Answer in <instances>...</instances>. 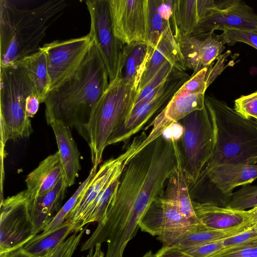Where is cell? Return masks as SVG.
Instances as JSON below:
<instances>
[{
	"label": "cell",
	"mask_w": 257,
	"mask_h": 257,
	"mask_svg": "<svg viewBox=\"0 0 257 257\" xmlns=\"http://www.w3.org/2000/svg\"><path fill=\"white\" fill-rule=\"evenodd\" d=\"M86 226L78 232L72 234L45 257H72L83 236Z\"/></svg>",
	"instance_id": "e575fe53"
},
{
	"label": "cell",
	"mask_w": 257,
	"mask_h": 257,
	"mask_svg": "<svg viewBox=\"0 0 257 257\" xmlns=\"http://www.w3.org/2000/svg\"><path fill=\"white\" fill-rule=\"evenodd\" d=\"M174 35L187 69L193 71L191 76L210 66L225 49L220 35L214 32L188 36L179 33Z\"/></svg>",
	"instance_id": "5bb4252c"
},
{
	"label": "cell",
	"mask_w": 257,
	"mask_h": 257,
	"mask_svg": "<svg viewBox=\"0 0 257 257\" xmlns=\"http://www.w3.org/2000/svg\"><path fill=\"white\" fill-rule=\"evenodd\" d=\"M108 3L116 38L124 45L142 42L150 45L148 0H108Z\"/></svg>",
	"instance_id": "8fae6325"
},
{
	"label": "cell",
	"mask_w": 257,
	"mask_h": 257,
	"mask_svg": "<svg viewBox=\"0 0 257 257\" xmlns=\"http://www.w3.org/2000/svg\"><path fill=\"white\" fill-rule=\"evenodd\" d=\"M234 109L245 118L253 117L257 120V91L236 99Z\"/></svg>",
	"instance_id": "d590c367"
},
{
	"label": "cell",
	"mask_w": 257,
	"mask_h": 257,
	"mask_svg": "<svg viewBox=\"0 0 257 257\" xmlns=\"http://www.w3.org/2000/svg\"><path fill=\"white\" fill-rule=\"evenodd\" d=\"M16 62L25 69L40 103L45 102L51 86L45 52L39 48L38 51Z\"/></svg>",
	"instance_id": "484cf974"
},
{
	"label": "cell",
	"mask_w": 257,
	"mask_h": 257,
	"mask_svg": "<svg viewBox=\"0 0 257 257\" xmlns=\"http://www.w3.org/2000/svg\"><path fill=\"white\" fill-rule=\"evenodd\" d=\"M208 67L204 68L187 80L175 93L177 97L186 93L205 94L208 87L207 74Z\"/></svg>",
	"instance_id": "1f68e13d"
},
{
	"label": "cell",
	"mask_w": 257,
	"mask_h": 257,
	"mask_svg": "<svg viewBox=\"0 0 257 257\" xmlns=\"http://www.w3.org/2000/svg\"><path fill=\"white\" fill-rule=\"evenodd\" d=\"M49 125L54 133L66 185L67 187H70L74 184L81 170L80 152L70 127L57 121Z\"/></svg>",
	"instance_id": "cb8c5ba5"
},
{
	"label": "cell",
	"mask_w": 257,
	"mask_h": 257,
	"mask_svg": "<svg viewBox=\"0 0 257 257\" xmlns=\"http://www.w3.org/2000/svg\"><path fill=\"white\" fill-rule=\"evenodd\" d=\"M119 179L120 178L115 180L110 184L93 202L81 220V226L82 228L87 224L94 222L98 224L103 220L108 208L117 190Z\"/></svg>",
	"instance_id": "f1b7e54d"
},
{
	"label": "cell",
	"mask_w": 257,
	"mask_h": 257,
	"mask_svg": "<svg viewBox=\"0 0 257 257\" xmlns=\"http://www.w3.org/2000/svg\"><path fill=\"white\" fill-rule=\"evenodd\" d=\"M167 62L171 63L178 70H187L172 27L162 34L157 46L153 48L139 85V91Z\"/></svg>",
	"instance_id": "e0dca14e"
},
{
	"label": "cell",
	"mask_w": 257,
	"mask_h": 257,
	"mask_svg": "<svg viewBox=\"0 0 257 257\" xmlns=\"http://www.w3.org/2000/svg\"><path fill=\"white\" fill-rule=\"evenodd\" d=\"M153 48L142 42L124 45L117 74L124 83L139 86Z\"/></svg>",
	"instance_id": "d4e9b609"
},
{
	"label": "cell",
	"mask_w": 257,
	"mask_h": 257,
	"mask_svg": "<svg viewBox=\"0 0 257 257\" xmlns=\"http://www.w3.org/2000/svg\"><path fill=\"white\" fill-rule=\"evenodd\" d=\"M198 223H201L199 220L187 218L174 205L160 197L150 206L139 225L142 231L158 236L174 229Z\"/></svg>",
	"instance_id": "2e32d148"
},
{
	"label": "cell",
	"mask_w": 257,
	"mask_h": 257,
	"mask_svg": "<svg viewBox=\"0 0 257 257\" xmlns=\"http://www.w3.org/2000/svg\"><path fill=\"white\" fill-rule=\"evenodd\" d=\"M192 204L198 220L209 228L225 230L249 225L246 210L220 207L209 202L200 203L193 201Z\"/></svg>",
	"instance_id": "ffe728a7"
},
{
	"label": "cell",
	"mask_w": 257,
	"mask_h": 257,
	"mask_svg": "<svg viewBox=\"0 0 257 257\" xmlns=\"http://www.w3.org/2000/svg\"><path fill=\"white\" fill-rule=\"evenodd\" d=\"M141 257H156L155 254L154 253L152 250H149L146 253H145Z\"/></svg>",
	"instance_id": "bcb514c9"
},
{
	"label": "cell",
	"mask_w": 257,
	"mask_h": 257,
	"mask_svg": "<svg viewBox=\"0 0 257 257\" xmlns=\"http://www.w3.org/2000/svg\"><path fill=\"white\" fill-rule=\"evenodd\" d=\"M225 44L229 46L237 42L250 45L257 49V33L234 29H226L220 34Z\"/></svg>",
	"instance_id": "836d02e7"
},
{
	"label": "cell",
	"mask_w": 257,
	"mask_h": 257,
	"mask_svg": "<svg viewBox=\"0 0 257 257\" xmlns=\"http://www.w3.org/2000/svg\"><path fill=\"white\" fill-rule=\"evenodd\" d=\"M40 102L35 93L30 94L26 100V113L29 118H32L37 112Z\"/></svg>",
	"instance_id": "b9f144b4"
},
{
	"label": "cell",
	"mask_w": 257,
	"mask_h": 257,
	"mask_svg": "<svg viewBox=\"0 0 257 257\" xmlns=\"http://www.w3.org/2000/svg\"><path fill=\"white\" fill-rule=\"evenodd\" d=\"M248 217V223L250 226H252L257 223V206L246 210Z\"/></svg>",
	"instance_id": "f6af8a7d"
},
{
	"label": "cell",
	"mask_w": 257,
	"mask_h": 257,
	"mask_svg": "<svg viewBox=\"0 0 257 257\" xmlns=\"http://www.w3.org/2000/svg\"><path fill=\"white\" fill-rule=\"evenodd\" d=\"M155 255L156 257H193L180 249L168 246H163Z\"/></svg>",
	"instance_id": "60d3db41"
},
{
	"label": "cell",
	"mask_w": 257,
	"mask_h": 257,
	"mask_svg": "<svg viewBox=\"0 0 257 257\" xmlns=\"http://www.w3.org/2000/svg\"><path fill=\"white\" fill-rule=\"evenodd\" d=\"M67 188L63 176L49 192L28 201L29 211L36 235L43 231L62 207Z\"/></svg>",
	"instance_id": "603a6c76"
},
{
	"label": "cell",
	"mask_w": 257,
	"mask_h": 257,
	"mask_svg": "<svg viewBox=\"0 0 257 257\" xmlns=\"http://www.w3.org/2000/svg\"><path fill=\"white\" fill-rule=\"evenodd\" d=\"M257 206V185H243L232 193L225 207L239 210H246Z\"/></svg>",
	"instance_id": "4dcf8cb0"
},
{
	"label": "cell",
	"mask_w": 257,
	"mask_h": 257,
	"mask_svg": "<svg viewBox=\"0 0 257 257\" xmlns=\"http://www.w3.org/2000/svg\"><path fill=\"white\" fill-rule=\"evenodd\" d=\"M222 248L223 241L222 240H220L180 250L193 257H209Z\"/></svg>",
	"instance_id": "74e56055"
},
{
	"label": "cell",
	"mask_w": 257,
	"mask_h": 257,
	"mask_svg": "<svg viewBox=\"0 0 257 257\" xmlns=\"http://www.w3.org/2000/svg\"><path fill=\"white\" fill-rule=\"evenodd\" d=\"M65 0H0V65L9 66L39 51L48 22Z\"/></svg>",
	"instance_id": "3957f363"
},
{
	"label": "cell",
	"mask_w": 257,
	"mask_h": 257,
	"mask_svg": "<svg viewBox=\"0 0 257 257\" xmlns=\"http://www.w3.org/2000/svg\"><path fill=\"white\" fill-rule=\"evenodd\" d=\"M109 83L106 68L93 43L75 74L49 92L44 102L47 124L60 121L85 139L92 111Z\"/></svg>",
	"instance_id": "7a4b0ae2"
},
{
	"label": "cell",
	"mask_w": 257,
	"mask_h": 257,
	"mask_svg": "<svg viewBox=\"0 0 257 257\" xmlns=\"http://www.w3.org/2000/svg\"><path fill=\"white\" fill-rule=\"evenodd\" d=\"M0 257H38L32 255L24 250L22 247L9 252L0 253Z\"/></svg>",
	"instance_id": "7bdbcfd3"
},
{
	"label": "cell",
	"mask_w": 257,
	"mask_h": 257,
	"mask_svg": "<svg viewBox=\"0 0 257 257\" xmlns=\"http://www.w3.org/2000/svg\"><path fill=\"white\" fill-rule=\"evenodd\" d=\"M188 79V75L183 72L174 71L171 73L164 89L151 100L133 109L126 119L111 135L107 146L122 143L123 149L127 147L130 139L140 132L164 104L168 103Z\"/></svg>",
	"instance_id": "7c38bea8"
},
{
	"label": "cell",
	"mask_w": 257,
	"mask_h": 257,
	"mask_svg": "<svg viewBox=\"0 0 257 257\" xmlns=\"http://www.w3.org/2000/svg\"><path fill=\"white\" fill-rule=\"evenodd\" d=\"M1 122L8 140L29 138L33 133L31 119L26 113V100L35 93L24 68L18 62L0 68Z\"/></svg>",
	"instance_id": "8992f818"
},
{
	"label": "cell",
	"mask_w": 257,
	"mask_h": 257,
	"mask_svg": "<svg viewBox=\"0 0 257 257\" xmlns=\"http://www.w3.org/2000/svg\"><path fill=\"white\" fill-rule=\"evenodd\" d=\"M63 176L58 152L41 161L26 180L27 200L30 201L51 190Z\"/></svg>",
	"instance_id": "44dd1931"
},
{
	"label": "cell",
	"mask_w": 257,
	"mask_h": 257,
	"mask_svg": "<svg viewBox=\"0 0 257 257\" xmlns=\"http://www.w3.org/2000/svg\"><path fill=\"white\" fill-rule=\"evenodd\" d=\"M177 167L173 140L160 136L125 166L103 220L81 245L83 251L106 242L115 232L132 239L152 203L163 196L166 182Z\"/></svg>",
	"instance_id": "6da1fadb"
},
{
	"label": "cell",
	"mask_w": 257,
	"mask_h": 257,
	"mask_svg": "<svg viewBox=\"0 0 257 257\" xmlns=\"http://www.w3.org/2000/svg\"><path fill=\"white\" fill-rule=\"evenodd\" d=\"M257 238V231L251 226L245 230L222 240L223 248L241 244Z\"/></svg>",
	"instance_id": "f35d334b"
},
{
	"label": "cell",
	"mask_w": 257,
	"mask_h": 257,
	"mask_svg": "<svg viewBox=\"0 0 257 257\" xmlns=\"http://www.w3.org/2000/svg\"><path fill=\"white\" fill-rule=\"evenodd\" d=\"M139 92L138 84L124 83L118 74L109 83L86 128L84 140L90 148L92 166L101 162L108 139L131 113Z\"/></svg>",
	"instance_id": "5b68a950"
},
{
	"label": "cell",
	"mask_w": 257,
	"mask_h": 257,
	"mask_svg": "<svg viewBox=\"0 0 257 257\" xmlns=\"http://www.w3.org/2000/svg\"><path fill=\"white\" fill-rule=\"evenodd\" d=\"M93 43L89 33L77 38L55 40L39 47L46 55L51 80L50 91L61 85L75 74Z\"/></svg>",
	"instance_id": "ba28073f"
},
{
	"label": "cell",
	"mask_w": 257,
	"mask_h": 257,
	"mask_svg": "<svg viewBox=\"0 0 257 257\" xmlns=\"http://www.w3.org/2000/svg\"><path fill=\"white\" fill-rule=\"evenodd\" d=\"M201 20L198 27L191 35H198L234 29L257 33V14L253 9L240 0L215 1Z\"/></svg>",
	"instance_id": "4fadbf2b"
},
{
	"label": "cell",
	"mask_w": 257,
	"mask_h": 257,
	"mask_svg": "<svg viewBox=\"0 0 257 257\" xmlns=\"http://www.w3.org/2000/svg\"><path fill=\"white\" fill-rule=\"evenodd\" d=\"M97 167L96 166H92L88 177L81 183L72 196L62 206L59 211L52 218L50 222L43 229L40 234H45L48 233L60 226L65 222L67 216L75 206L83 191L92 177L97 172Z\"/></svg>",
	"instance_id": "f546056e"
},
{
	"label": "cell",
	"mask_w": 257,
	"mask_h": 257,
	"mask_svg": "<svg viewBox=\"0 0 257 257\" xmlns=\"http://www.w3.org/2000/svg\"><path fill=\"white\" fill-rule=\"evenodd\" d=\"M250 227L245 224L237 228L219 230L209 228L201 223L191 224L167 232L157 237L163 246L185 249L210 242L223 240Z\"/></svg>",
	"instance_id": "9a60e30c"
},
{
	"label": "cell",
	"mask_w": 257,
	"mask_h": 257,
	"mask_svg": "<svg viewBox=\"0 0 257 257\" xmlns=\"http://www.w3.org/2000/svg\"><path fill=\"white\" fill-rule=\"evenodd\" d=\"M101 244L98 243L94 247L90 248L86 257H105L104 253L101 249Z\"/></svg>",
	"instance_id": "ee69618b"
},
{
	"label": "cell",
	"mask_w": 257,
	"mask_h": 257,
	"mask_svg": "<svg viewBox=\"0 0 257 257\" xmlns=\"http://www.w3.org/2000/svg\"><path fill=\"white\" fill-rule=\"evenodd\" d=\"M209 257H257V238L241 244L223 248Z\"/></svg>",
	"instance_id": "d6a6232c"
},
{
	"label": "cell",
	"mask_w": 257,
	"mask_h": 257,
	"mask_svg": "<svg viewBox=\"0 0 257 257\" xmlns=\"http://www.w3.org/2000/svg\"><path fill=\"white\" fill-rule=\"evenodd\" d=\"M174 68H175L171 63L166 62L149 82L140 91L133 108L149 93L160 85L169 76Z\"/></svg>",
	"instance_id": "8d00e7d4"
},
{
	"label": "cell",
	"mask_w": 257,
	"mask_h": 257,
	"mask_svg": "<svg viewBox=\"0 0 257 257\" xmlns=\"http://www.w3.org/2000/svg\"><path fill=\"white\" fill-rule=\"evenodd\" d=\"M179 141L173 140L177 158V167L169 177L162 198L176 207L187 218L199 220L196 216L191 198L189 184L185 177L182 162Z\"/></svg>",
	"instance_id": "d6986e66"
},
{
	"label": "cell",
	"mask_w": 257,
	"mask_h": 257,
	"mask_svg": "<svg viewBox=\"0 0 257 257\" xmlns=\"http://www.w3.org/2000/svg\"><path fill=\"white\" fill-rule=\"evenodd\" d=\"M36 235L26 190L4 199L1 202L0 253L22 247Z\"/></svg>",
	"instance_id": "9c48e42d"
},
{
	"label": "cell",
	"mask_w": 257,
	"mask_h": 257,
	"mask_svg": "<svg viewBox=\"0 0 257 257\" xmlns=\"http://www.w3.org/2000/svg\"><path fill=\"white\" fill-rule=\"evenodd\" d=\"M182 120L183 133L180 141L183 168L189 185H196L213 153V124L205 105Z\"/></svg>",
	"instance_id": "52a82bcc"
},
{
	"label": "cell",
	"mask_w": 257,
	"mask_h": 257,
	"mask_svg": "<svg viewBox=\"0 0 257 257\" xmlns=\"http://www.w3.org/2000/svg\"><path fill=\"white\" fill-rule=\"evenodd\" d=\"M225 197L226 203L236 187L251 183L257 179V165L225 164L205 177Z\"/></svg>",
	"instance_id": "ac0fdd59"
},
{
	"label": "cell",
	"mask_w": 257,
	"mask_h": 257,
	"mask_svg": "<svg viewBox=\"0 0 257 257\" xmlns=\"http://www.w3.org/2000/svg\"><path fill=\"white\" fill-rule=\"evenodd\" d=\"M204 102L213 124L215 142L212 156L198 184L222 165L257 163V121L242 117L214 96H205Z\"/></svg>",
	"instance_id": "277c9868"
},
{
	"label": "cell",
	"mask_w": 257,
	"mask_h": 257,
	"mask_svg": "<svg viewBox=\"0 0 257 257\" xmlns=\"http://www.w3.org/2000/svg\"><path fill=\"white\" fill-rule=\"evenodd\" d=\"M85 3L90 17L89 34L104 63L110 83L117 75L124 44L114 34L108 0H87Z\"/></svg>",
	"instance_id": "30bf717a"
},
{
	"label": "cell",
	"mask_w": 257,
	"mask_h": 257,
	"mask_svg": "<svg viewBox=\"0 0 257 257\" xmlns=\"http://www.w3.org/2000/svg\"><path fill=\"white\" fill-rule=\"evenodd\" d=\"M215 3L213 0H175L171 18L174 34H192Z\"/></svg>",
	"instance_id": "7402d4cb"
},
{
	"label": "cell",
	"mask_w": 257,
	"mask_h": 257,
	"mask_svg": "<svg viewBox=\"0 0 257 257\" xmlns=\"http://www.w3.org/2000/svg\"><path fill=\"white\" fill-rule=\"evenodd\" d=\"M148 29L150 45L155 48L162 34L171 25L174 1L148 0Z\"/></svg>",
	"instance_id": "83f0119b"
},
{
	"label": "cell",
	"mask_w": 257,
	"mask_h": 257,
	"mask_svg": "<svg viewBox=\"0 0 257 257\" xmlns=\"http://www.w3.org/2000/svg\"><path fill=\"white\" fill-rule=\"evenodd\" d=\"M253 227L255 229V230L257 231V223L254 224L253 226Z\"/></svg>",
	"instance_id": "7dc6e473"
},
{
	"label": "cell",
	"mask_w": 257,
	"mask_h": 257,
	"mask_svg": "<svg viewBox=\"0 0 257 257\" xmlns=\"http://www.w3.org/2000/svg\"><path fill=\"white\" fill-rule=\"evenodd\" d=\"M231 53L227 51L225 53L220 55L217 59V61L214 66L211 64L209 66L207 74V82L208 87L214 81L217 77L223 71L227 66L225 62Z\"/></svg>",
	"instance_id": "ab89813d"
},
{
	"label": "cell",
	"mask_w": 257,
	"mask_h": 257,
	"mask_svg": "<svg viewBox=\"0 0 257 257\" xmlns=\"http://www.w3.org/2000/svg\"><path fill=\"white\" fill-rule=\"evenodd\" d=\"M81 223L65 220L60 226L45 234L33 237L23 246L27 252L38 257H45L59 244L66 240L70 234L83 229Z\"/></svg>",
	"instance_id": "4316f807"
}]
</instances>
